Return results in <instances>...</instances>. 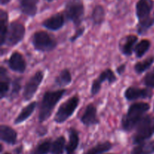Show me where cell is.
<instances>
[{"mask_svg":"<svg viewBox=\"0 0 154 154\" xmlns=\"http://www.w3.org/2000/svg\"><path fill=\"white\" fill-rule=\"evenodd\" d=\"M150 108V105L147 102H139L132 103L128 108L127 112L122 117V129L126 132H130L134 130Z\"/></svg>","mask_w":154,"mask_h":154,"instance_id":"obj_1","label":"cell"},{"mask_svg":"<svg viewBox=\"0 0 154 154\" xmlns=\"http://www.w3.org/2000/svg\"><path fill=\"white\" fill-rule=\"evenodd\" d=\"M66 90L60 89L57 90H48L45 93L39 106L38 121L42 123L48 120L52 115L54 109L61 100Z\"/></svg>","mask_w":154,"mask_h":154,"instance_id":"obj_2","label":"cell"},{"mask_svg":"<svg viewBox=\"0 0 154 154\" xmlns=\"http://www.w3.org/2000/svg\"><path fill=\"white\" fill-rule=\"evenodd\" d=\"M154 135V117L151 114H146L135 129V133L132 135L133 144H141L148 141Z\"/></svg>","mask_w":154,"mask_h":154,"instance_id":"obj_3","label":"cell"},{"mask_svg":"<svg viewBox=\"0 0 154 154\" xmlns=\"http://www.w3.org/2000/svg\"><path fill=\"white\" fill-rule=\"evenodd\" d=\"M31 42L34 49L42 53L51 52L57 48L58 45V42L54 35L43 30L33 33Z\"/></svg>","mask_w":154,"mask_h":154,"instance_id":"obj_4","label":"cell"},{"mask_svg":"<svg viewBox=\"0 0 154 154\" xmlns=\"http://www.w3.org/2000/svg\"><path fill=\"white\" fill-rule=\"evenodd\" d=\"M63 13L66 19L73 23L76 28L81 26L85 14V8L82 0H68Z\"/></svg>","mask_w":154,"mask_h":154,"instance_id":"obj_5","label":"cell"},{"mask_svg":"<svg viewBox=\"0 0 154 154\" xmlns=\"http://www.w3.org/2000/svg\"><path fill=\"white\" fill-rule=\"evenodd\" d=\"M80 104V98L74 96L63 102L54 115V121L57 124H62L69 120L74 114Z\"/></svg>","mask_w":154,"mask_h":154,"instance_id":"obj_6","label":"cell"},{"mask_svg":"<svg viewBox=\"0 0 154 154\" xmlns=\"http://www.w3.org/2000/svg\"><path fill=\"white\" fill-rule=\"evenodd\" d=\"M26 35V27L19 21H13L9 24L8 31L6 36L5 45L14 47L23 40Z\"/></svg>","mask_w":154,"mask_h":154,"instance_id":"obj_7","label":"cell"},{"mask_svg":"<svg viewBox=\"0 0 154 154\" xmlns=\"http://www.w3.org/2000/svg\"><path fill=\"white\" fill-rule=\"evenodd\" d=\"M45 78L43 71L38 70L26 83L23 92V98L25 101H30L35 95Z\"/></svg>","mask_w":154,"mask_h":154,"instance_id":"obj_8","label":"cell"},{"mask_svg":"<svg viewBox=\"0 0 154 154\" xmlns=\"http://www.w3.org/2000/svg\"><path fill=\"white\" fill-rule=\"evenodd\" d=\"M117 81V78L116 75L113 72L112 69H106L102 71L99 75L97 78L94 80L92 83L91 90H90V93L92 96H94L97 95L100 92L102 89V84L105 81H108L109 84H113Z\"/></svg>","mask_w":154,"mask_h":154,"instance_id":"obj_9","label":"cell"},{"mask_svg":"<svg viewBox=\"0 0 154 154\" xmlns=\"http://www.w3.org/2000/svg\"><path fill=\"white\" fill-rule=\"evenodd\" d=\"M124 97L128 101H136L140 99H150L153 96V92L152 89L141 88V87L131 86L124 91Z\"/></svg>","mask_w":154,"mask_h":154,"instance_id":"obj_10","label":"cell"},{"mask_svg":"<svg viewBox=\"0 0 154 154\" xmlns=\"http://www.w3.org/2000/svg\"><path fill=\"white\" fill-rule=\"evenodd\" d=\"M6 63L11 70L17 73L23 74L26 70V61L23 54L19 51H14L8 59Z\"/></svg>","mask_w":154,"mask_h":154,"instance_id":"obj_11","label":"cell"},{"mask_svg":"<svg viewBox=\"0 0 154 154\" xmlns=\"http://www.w3.org/2000/svg\"><path fill=\"white\" fill-rule=\"evenodd\" d=\"M80 120L81 123L87 127L97 126L100 123V120L98 117L97 108L94 104L90 103L87 105Z\"/></svg>","mask_w":154,"mask_h":154,"instance_id":"obj_12","label":"cell"},{"mask_svg":"<svg viewBox=\"0 0 154 154\" xmlns=\"http://www.w3.org/2000/svg\"><path fill=\"white\" fill-rule=\"evenodd\" d=\"M153 0H138L135 5V14L138 22L150 19L153 8Z\"/></svg>","mask_w":154,"mask_h":154,"instance_id":"obj_13","label":"cell"},{"mask_svg":"<svg viewBox=\"0 0 154 154\" xmlns=\"http://www.w3.org/2000/svg\"><path fill=\"white\" fill-rule=\"evenodd\" d=\"M65 22H66V17L64 13L58 12L42 21V25L45 29L51 31H58L63 28V26L65 25Z\"/></svg>","mask_w":154,"mask_h":154,"instance_id":"obj_14","label":"cell"},{"mask_svg":"<svg viewBox=\"0 0 154 154\" xmlns=\"http://www.w3.org/2000/svg\"><path fill=\"white\" fill-rule=\"evenodd\" d=\"M138 36L133 34H129L124 36L119 43V49L122 54L126 57H129L134 52V49L138 43Z\"/></svg>","mask_w":154,"mask_h":154,"instance_id":"obj_15","label":"cell"},{"mask_svg":"<svg viewBox=\"0 0 154 154\" xmlns=\"http://www.w3.org/2000/svg\"><path fill=\"white\" fill-rule=\"evenodd\" d=\"M0 139L5 144L14 145L17 141V132L11 126L2 124L0 126Z\"/></svg>","mask_w":154,"mask_h":154,"instance_id":"obj_16","label":"cell"},{"mask_svg":"<svg viewBox=\"0 0 154 154\" xmlns=\"http://www.w3.org/2000/svg\"><path fill=\"white\" fill-rule=\"evenodd\" d=\"M69 133V141L66 144V154H75L80 144L79 132L73 127L69 128L68 130Z\"/></svg>","mask_w":154,"mask_h":154,"instance_id":"obj_17","label":"cell"},{"mask_svg":"<svg viewBox=\"0 0 154 154\" xmlns=\"http://www.w3.org/2000/svg\"><path fill=\"white\" fill-rule=\"evenodd\" d=\"M18 2L21 13L30 17L35 16L38 12L39 0H18Z\"/></svg>","mask_w":154,"mask_h":154,"instance_id":"obj_18","label":"cell"},{"mask_svg":"<svg viewBox=\"0 0 154 154\" xmlns=\"http://www.w3.org/2000/svg\"><path fill=\"white\" fill-rule=\"evenodd\" d=\"M11 79L9 76L8 71L4 66L0 68V99H3L8 96Z\"/></svg>","mask_w":154,"mask_h":154,"instance_id":"obj_19","label":"cell"},{"mask_svg":"<svg viewBox=\"0 0 154 154\" xmlns=\"http://www.w3.org/2000/svg\"><path fill=\"white\" fill-rule=\"evenodd\" d=\"M9 16L5 10H0V46L2 48L5 45L6 36L8 31Z\"/></svg>","mask_w":154,"mask_h":154,"instance_id":"obj_20","label":"cell"},{"mask_svg":"<svg viewBox=\"0 0 154 154\" xmlns=\"http://www.w3.org/2000/svg\"><path fill=\"white\" fill-rule=\"evenodd\" d=\"M37 105V102H32L29 104H28L26 106H25L21 110L20 114L17 116L14 121V123L15 125H19L23 123V122H25L26 120H28L29 117L32 115Z\"/></svg>","mask_w":154,"mask_h":154,"instance_id":"obj_21","label":"cell"},{"mask_svg":"<svg viewBox=\"0 0 154 154\" xmlns=\"http://www.w3.org/2000/svg\"><path fill=\"white\" fill-rule=\"evenodd\" d=\"M154 140L146 141L136 144L131 150V154H153Z\"/></svg>","mask_w":154,"mask_h":154,"instance_id":"obj_22","label":"cell"},{"mask_svg":"<svg viewBox=\"0 0 154 154\" xmlns=\"http://www.w3.org/2000/svg\"><path fill=\"white\" fill-rule=\"evenodd\" d=\"M90 18L95 26H100L103 24L105 20V8L101 5H96L92 11Z\"/></svg>","mask_w":154,"mask_h":154,"instance_id":"obj_23","label":"cell"},{"mask_svg":"<svg viewBox=\"0 0 154 154\" xmlns=\"http://www.w3.org/2000/svg\"><path fill=\"white\" fill-rule=\"evenodd\" d=\"M72 81V76L70 71L68 69H64L56 77L54 84L59 87H64L71 84Z\"/></svg>","mask_w":154,"mask_h":154,"instance_id":"obj_24","label":"cell"},{"mask_svg":"<svg viewBox=\"0 0 154 154\" xmlns=\"http://www.w3.org/2000/svg\"><path fill=\"white\" fill-rule=\"evenodd\" d=\"M114 147V144L109 141L99 142L93 147L89 149L84 154H103L110 151Z\"/></svg>","mask_w":154,"mask_h":154,"instance_id":"obj_25","label":"cell"},{"mask_svg":"<svg viewBox=\"0 0 154 154\" xmlns=\"http://www.w3.org/2000/svg\"><path fill=\"white\" fill-rule=\"evenodd\" d=\"M52 139L48 138L41 141L36 147L30 152L29 154H49L51 153L52 147Z\"/></svg>","mask_w":154,"mask_h":154,"instance_id":"obj_26","label":"cell"},{"mask_svg":"<svg viewBox=\"0 0 154 154\" xmlns=\"http://www.w3.org/2000/svg\"><path fill=\"white\" fill-rule=\"evenodd\" d=\"M66 138L63 135H60L53 141L51 154H64L66 152Z\"/></svg>","mask_w":154,"mask_h":154,"instance_id":"obj_27","label":"cell"},{"mask_svg":"<svg viewBox=\"0 0 154 154\" xmlns=\"http://www.w3.org/2000/svg\"><path fill=\"white\" fill-rule=\"evenodd\" d=\"M150 46H151V42L148 39H142L138 43L136 44L134 49L135 57L138 59H141L150 50Z\"/></svg>","mask_w":154,"mask_h":154,"instance_id":"obj_28","label":"cell"},{"mask_svg":"<svg viewBox=\"0 0 154 154\" xmlns=\"http://www.w3.org/2000/svg\"><path fill=\"white\" fill-rule=\"evenodd\" d=\"M154 63V57H150L143 61H138L134 66V70L138 75L144 73L148 70Z\"/></svg>","mask_w":154,"mask_h":154,"instance_id":"obj_29","label":"cell"},{"mask_svg":"<svg viewBox=\"0 0 154 154\" xmlns=\"http://www.w3.org/2000/svg\"><path fill=\"white\" fill-rule=\"evenodd\" d=\"M22 80L23 78L20 77V78H16L11 82V90L8 95V99L10 101L15 99L19 95L21 88H22V84H21Z\"/></svg>","mask_w":154,"mask_h":154,"instance_id":"obj_30","label":"cell"},{"mask_svg":"<svg viewBox=\"0 0 154 154\" xmlns=\"http://www.w3.org/2000/svg\"><path fill=\"white\" fill-rule=\"evenodd\" d=\"M143 84L148 88L154 89V68L146 74L143 79Z\"/></svg>","mask_w":154,"mask_h":154,"instance_id":"obj_31","label":"cell"},{"mask_svg":"<svg viewBox=\"0 0 154 154\" xmlns=\"http://www.w3.org/2000/svg\"><path fill=\"white\" fill-rule=\"evenodd\" d=\"M84 32H85V27L84 26H80L78 27V28L76 29V30H75V33H74L73 35L72 36V37L69 38V41H70L71 42H76L77 40H78L79 38H81V36L84 35Z\"/></svg>","mask_w":154,"mask_h":154,"instance_id":"obj_32","label":"cell"},{"mask_svg":"<svg viewBox=\"0 0 154 154\" xmlns=\"http://www.w3.org/2000/svg\"><path fill=\"white\" fill-rule=\"evenodd\" d=\"M126 65L125 64V63H123V64L120 65V66L116 69V72H117V73L119 75H122L123 73H124L125 71H126Z\"/></svg>","mask_w":154,"mask_h":154,"instance_id":"obj_33","label":"cell"},{"mask_svg":"<svg viewBox=\"0 0 154 154\" xmlns=\"http://www.w3.org/2000/svg\"><path fill=\"white\" fill-rule=\"evenodd\" d=\"M22 151H23L22 146H20V147H17V148L14 150L15 154H21L22 153Z\"/></svg>","mask_w":154,"mask_h":154,"instance_id":"obj_34","label":"cell"},{"mask_svg":"<svg viewBox=\"0 0 154 154\" xmlns=\"http://www.w3.org/2000/svg\"><path fill=\"white\" fill-rule=\"evenodd\" d=\"M11 0H0V3H1L2 5H6L8 4Z\"/></svg>","mask_w":154,"mask_h":154,"instance_id":"obj_35","label":"cell"},{"mask_svg":"<svg viewBox=\"0 0 154 154\" xmlns=\"http://www.w3.org/2000/svg\"><path fill=\"white\" fill-rule=\"evenodd\" d=\"M45 1H46L47 2H52L54 1V0H45Z\"/></svg>","mask_w":154,"mask_h":154,"instance_id":"obj_36","label":"cell"},{"mask_svg":"<svg viewBox=\"0 0 154 154\" xmlns=\"http://www.w3.org/2000/svg\"><path fill=\"white\" fill-rule=\"evenodd\" d=\"M2 154H11V153H8V152H5V153H2Z\"/></svg>","mask_w":154,"mask_h":154,"instance_id":"obj_37","label":"cell"},{"mask_svg":"<svg viewBox=\"0 0 154 154\" xmlns=\"http://www.w3.org/2000/svg\"><path fill=\"white\" fill-rule=\"evenodd\" d=\"M105 154H114V153H105Z\"/></svg>","mask_w":154,"mask_h":154,"instance_id":"obj_38","label":"cell"},{"mask_svg":"<svg viewBox=\"0 0 154 154\" xmlns=\"http://www.w3.org/2000/svg\"><path fill=\"white\" fill-rule=\"evenodd\" d=\"M153 19H154V13H153Z\"/></svg>","mask_w":154,"mask_h":154,"instance_id":"obj_39","label":"cell"},{"mask_svg":"<svg viewBox=\"0 0 154 154\" xmlns=\"http://www.w3.org/2000/svg\"><path fill=\"white\" fill-rule=\"evenodd\" d=\"M153 110H154V108H153Z\"/></svg>","mask_w":154,"mask_h":154,"instance_id":"obj_40","label":"cell"}]
</instances>
